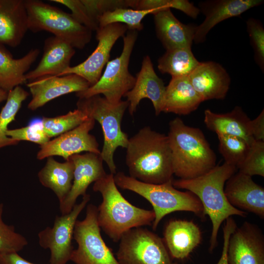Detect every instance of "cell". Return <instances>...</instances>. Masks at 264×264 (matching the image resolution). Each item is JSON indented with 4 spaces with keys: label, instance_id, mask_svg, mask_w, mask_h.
<instances>
[{
    "label": "cell",
    "instance_id": "obj_39",
    "mask_svg": "<svg viewBox=\"0 0 264 264\" xmlns=\"http://www.w3.org/2000/svg\"><path fill=\"white\" fill-rule=\"evenodd\" d=\"M92 19L98 23L99 18L105 13L118 8L130 7L131 0H81ZM99 24V23H98Z\"/></svg>",
    "mask_w": 264,
    "mask_h": 264
},
{
    "label": "cell",
    "instance_id": "obj_27",
    "mask_svg": "<svg viewBox=\"0 0 264 264\" xmlns=\"http://www.w3.org/2000/svg\"><path fill=\"white\" fill-rule=\"evenodd\" d=\"M40 54L38 48L31 49L25 55L14 59L0 43V88L9 92L26 83L25 74Z\"/></svg>",
    "mask_w": 264,
    "mask_h": 264
},
{
    "label": "cell",
    "instance_id": "obj_44",
    "mask_svg": "<svg viewBox=\"0 0 264 264\" xmlns=\"http://www.w3.org/2000/svg\"><path fill=\"white\" fill-rule=\"evenodd\" d=\"M8 92L0 88V103L4 100H6L8 97Z\"/></svg>",
    "mask_w": 264,
    "mask_h": 264
},
{
    "label": "cell",
    "instance_id": "obj_12",
    "mask_svg": "<svg viewBox=\"0 0 264 264\" xmlns=\"http://www.w3.org/2000/svg\"><path fill=\"white\" fill-rule=\"evenodd\" d=\"M128 29L126 25L119 23L99 27L96 31L98 44L94 51L83 62L66 69L61 76L75 74L86 80L91 86L95 84L102 75L104 66L109 62L112 47Z\"/></svg>",
    "mask_w": 264,
    "mask_h": 264
},
{
    "label": "cell",
    "instance_id": "obj_28",
    "mask_svg": "<svg viewBox=\"0 0 264 264\" xmlns=\"http://www.w3.org/2000/svg\"><path fill=\"white\" fill-rule=\"evenodd\" d=\"M74 166L68 158L64 162L55 160L52 156L47 158L44 166L39 172L41 183L52 190L62 202L69 193L73 179Z\"/></svg>",
    "mask_w": 264,
    "mask_h": 264
},
{
    "label": "cell",
    "instance_id": "obj_1",
    "mask_svg": "<svg viewBox=\"0 0 264 264\" xmlns=\"http://www.w3.org/2000/svg\"><path fill=\"white\" fill-rule=\"evenodd\" d=\"M126 149V163L131 177L155 184L174 180L167 135L146 126L129 139Z\"/></svg>",
    "mask_w": 264,
    "mask_h": 264
},
{
    "label": "cell",
    "instance_id": "obj_13",
    "mask_svg": "<svg viewBox=\"0 0 264 264\" xmlns=\"http://www.w3.org/2000/svg\"><path fill=\"white\" fill-rule=\"evenodd\" d=\"M95 122L88 117L75 128L40 146L37 158L43 160L48 157L60 156L67 160L71 156L83 152L100 154L95 137L89 133L94 128Z\"/></svg>",
    "mask_w": 264,
    "mask_h": 264
},
{
    "label": "cell",
    "instance_id": "obj_7",
    "mask_svg": "<svg viewBox=\"0 0 264 264\" xmlns=\"http://www.w3.org/2000/svg\"><path fill=\"white\" fill-rule=\"evenodd\" d=\"M28 30L48 31L70 44L83 49L90 42L92 31L77 22L71 14L38 0H24Z\"/></svg>",
    "mask_w": 264,
    "mask_h": 264
},
{
    "label": "cell",
    "instance_id": "obj_38",
    "mask_svg": "<svg viewBox=\"0 0 264 264\" xmlns=\"http://www.w3.org/2000/svg\"><path fill=\"white\" fill-rule=\"evenodd\" d=\"M246 29L254 50V60L263 72L264 71V28L261 21L249 18L246 22Z\"/></svg>",
    "mask_w": 264,
    "mask_h": 264
},
{
    "label": "cell",
    "instance_id": "obj_37",
    "mask_svg": "<svg viewBox=\"0 0 264 264\" xmlns=\"http://www.w3.org/2000/svg\"><path fill=\"white\" fill-rule=\"evenodd\" d=\"M3 205L0 203V253L18 252L26 246V238L15 231L13 226L5 224L2 219Z\"/></svg>",
    "mask_w": 264,
    "mask_h": 264
},
{
    "label": "cell",
    "instance_id": "obj_19",
    "mask_svg": "<svg viewBox=\"0 0 264 264\" xmlns=\"http://www.w3.org/2000/svg\"><path fill=\"white\" fill-rule=\"evenodd\" d=\"M263 2V0H209L200 2L198 8L205 18L201 24L196 26L194 42L196 44L203 43L209 32L217 24L240 16Z\"/></svg>",
    "mask_w": 264,
    "mask_h": 264
},
{
    "label": "cell",
    "instance_id": "obj_16",
    "mask_svg": "<svg viewBox=\"0 0 264 264\" xmlns=\"http://www.w3.org/2000/svg\"><path fill=\"white\" fill-rule=\"evenodd\" d=\"M32 95L28 108L35 110L47 102L64 95L86 90L91 86L83 77L75 74L44 76L26 84Z\"/></svg>",
    "mask_w": 264,
    "mask_h": 264
},
{
    "label": "cell",
    "instance_id": "obj_15",
    "mask_svg": "<svg viewBox=\"0 0 264 264\" xmlns=\"http://www.w3.org/2000/svg\"><path fill=\"white\" fill-rule=\"evenodd\" d=\"M69 158L72 161L74 166L73 179L70 191L60 203L62 215L68 214L71 211L77 198L87 194V188L91 183L107 174L104 169L100 154L87 152L83 154H74Z\"/></svg>",
    "mask_w": 264,
    "mask_h": 264
},
{
    "label": "cell",
    "instance_id": "obj_18",
    "mask_svg": "<svg viewBox=\"0 0 264 264\" xmlns=\"http://www.w3.org/2000/svg\"><path fill=\"white\" fill-rule=\"evenodd\" d=\"M224 191L233 206L264 218V188L251 176L236 172L226 181Z\"/></svg>",
    "mask_w": 264,
    "mask_h": 264
},
{
    "label": "cell",
    "instance_id": "obj_4",
    "mask_svg": "<svg viewBox=\"0 0 264 264\" xmlns=\"http://www.w3.org/2000/svg\"><path fill=\"white\" fill-rule=\"evenodd\" d=\"M93 190L103 198L97 207L99 225L113 242H119L131 229L152 225L155 218L153 210L140 208L129 202L118 190L114 175L107 174L95 181Z\"/></svg>",
    "mask_w": 264,
    "mask_h": 264
},
{
    "label": "cell",
    "instance_id": "obj_36",
    "mask_svg": "<svg viewBox=\"0 0 264 264\" xmlns=\"http://www.w3.org/2000/svg\"><path fill=\"white\" fill-rule=\"evenodd\" d=\"M6 135L19 142L21 140L28 141L40 146L50 140L44 130L42 119L32 120L27 126L24 127L8 129Z\"/></svg>",
    "mask_w": 264,
    "mask_h": 264
},
{
    "label": "cell",
    "instance_id": "obj_11",
    "mask_svg": "<svg viewBox=\"0 0 264 264\" xmlns=\"http://www.w3.org/2000/svg\"><path fill=\"white\" fill-rule=\"evenodd\" d=\"M90 200V195L83 196L68 214L56 216L52 227H47L38 234L41 247L50 250L49 264H66L73 251L72 240L75 224L80 213Z\"/></svg>",
    "mask_w": 264,
    "mask_h": 264
},
{
    "label": "cell",
    "instance_id": "obj_43",
    "mask_svg": "<svg viewBox=\"0 0 264 264\" xmlns=\"http://www.w3.org/2000/svg\"><path fill=\"white\" fill-rule=\"evenodd\" d=\"M0 264H35L21 257L18 252L0 253Z\"/></svg>",
    "mask_w": 264,
    "mask_h": 264
},
{
    "label": "cell",
    "instance_id": "obj_3",
    "mask_svg": "<svg viewBox=\"0 0 264 264\" xmlns=\"http://www.w3.org/2000/svg\"><path fill=\"white\" fill-rule=\"evenodd\" d=\"M167 136L174 175L179 179L197 177L216 166V154L199 128L187 126L176 117L169 123Z\"/></svg>",
    "mask_w": 264,
    "mask_h": 264
},
{
    "label": "cell",
    "instance_id": "obj_29",
    "mask_svg": "<svg viewBox=\"0 0 264 264\" xmlns=\"http://www.w3.org/2000/svg\"><path fill=\"white\" fill-rule=\"evenodd\" d=\"M199 63L191 48H179L166 50L158 59L157 67L161 73L172 77L188 76Z\"/></svg>",
    "mask_w": 264,
    "mask_h": 264
},
{
    "label": "cell",
    "instance_id": "obj_34",
    "mask_svg": "<svg viewBox=\"0 0 264 264\" xmlns=\"http://www.w3.org/2000/svg\"><path fill=\"white\" fill-rule=\"evenodd\" d=\"M130 7L138 10L154 9L156 12L175 8L193 19H196L200 13L199 8L187 0H131Z\"/></svg>",
    "mask_w": 264,
    "mask_h": 264
},
{
    "label": "cell",
    "instance_id": "obj_9",
    "mask_svg": "<svg viewBox=\"0 0 264 264\" xmlns=\"http://www.w3.org/2000/svg\"><path fill=\"white\" fill-rule=\"evenodd\" d=\"M97 215V207L89 204L85 218L77 220L73 239L78 247L73 250L70 260L76 264H119L102 237Z\"/></svg>",
    "mask_w": 264,
    "mask_h": 264
},
{
    "label": "cell",
    "instance_id": "obj_25",
    "mask_svg": "<svg viewBox=\"0 0 264 264\" xmlns=\"http://www.w3.org/2000/svg\"><path fill=\"white\" fill-rule=\"evenodd\" d=\"M202 102L188 76L172 77L166 87L162 112L187 115Z\"/></svg>",
    "mask_w": 264,
    "mask_h": 264
},
{
    "label": "cell",
    "instance_id": "obj_8",
    "mask_svg": "<svg viewBox=\"0 0 264 264\" xmlns=\"http://www.w3.org/2000/svg\"><path fill=\"white\" fill-rule=\"evenodd\" d=\"M138 36V31L128 29L123 36V47L121 55L106 64L98 81L85 91L76 93L79 98L102 94L108 101L117 103L133 87L135 77L129 70L131 55Z\"/></svg>",
    "mask_w": 264,
    "mask_h": 264
},
{
    "label": "cell",
    "instance_id": "obj_35",
    "mask_svg": "<svg viewBox=\"0 0 264 264\" xmlns=\"http://www.w3.org/2000/svg\"><path fill=\"white\" fill-rule=\"evenodd\" d=\"M237 170L251 177L264 176V141H255L250 145L246 156Z\"/></svg>",
    "mask_w": 264,
    "mask_h": 264
},
{
    "label": "cell",
    "instance_id": "obj_6",
    "mask_svg": "<svg viewBox=\"0 0 264 264\" xmlns=\"http://www.w3.org/2000/svg\"><path fill=\"white\" fill-rule=\"evenodd\" d=\"M77 109L88 117L100 124L104 136V144L100 155L107 164L111 174L116 173L114 154L118 147L126 148L129 138L121 129V122L129 102L121 100L113 104L105 97L96 95L87 98H79Z\"/></svg>",
    "mask_w": 264,
    "mask_h": 264
},
{
    "label": "cell",
    "instance_id": "obj_40",
    "mask_svg": "<svg viewBox=\"0 0 264 264\" xmlns=\"http://www.w3.org/2000/svg\"><path fill=\"white\" fill-rule=\"evenodd\" d=\"M50 1L67 7L71 10V15L73 18L79 23L91 31H96L99 28L98 23L92 19L81 0H51Z\"/></svg>",
    "mask_w": 264,
    "mask_h": 264
},
{
    "label": "cell",
    "instance_id": "obj_22",
    "mask_svg": "<svg viewBox=\"0 0 264 264\" xmlns=\"http://www.w3.org/2000/svg\"><path fill=\"white\" fill-rule=\"evenodd\" d=\"M75 53L74 48L66 41L55 36L47 38L44 42L42 58L33 70L26 73L27 80L30 82L44 76H61L70 66Z\"/></svg>",
    "mask_w": 264,
    "mask_h": 264
},
{
    "label": "cell",
    "instance_id": "obj_32",
    "mask_svg": "<svg viewBox=\"0 0 264 264\" xmlns=\"http://www.w3.org/2000/svg\"><path fill=\"white\" fill-rule=\"evenodd\" d=\"M88 118L83 111L77 108L64 115L54 117H43L42 120L44 131L51 138L75 128Z\"/></svg>",
    "mask_w": 264,
    "mask_h": 264
},
{
    "label": "cell",
    "instance_id": "obj_17",
    "mask_svg": "<svg viewBox=\"0 0 264 264\" xmlns=\"http://www.w3.org/2000/svg\"><path fill=\"white\" fill-rule=\"evenodd\" d=\"M165 90L164 83L155 73L150 56H145L133 88L124 96L129 102V113L132 116L140 102L148 98L152 102L155 115H158L162 112Z\"/></svg>",
    "mask_w": 264,
    "mask_h": 264
},
{
    "label": "cell",
    "instance_id": "obj_14",
    "mask_svg": "<svg viewBox=\"0 0 264 264\" xmlns=\"http://www.w3.org/2000/svg\"><path fill=\"white\" fill-rule=\"evenodd\" d=\"M228 264H264V235L256 224L244 222L231 235Z\"/></svg>",
    "mask_w": 264,
    "mask_h": 264
},
{
    "label": "cell",
    "instance_id": "obj_20",
    "mask_svg": "<svg viewBox=\"0 0 264 264\" xmlns=\"http://www.w3.org/2000/svg\"><path fill=\"white\" fill-rule=\"evenodd\" d=\"M188 77L203 102L224 99L231 84L226 69L219 63L211 61L200 62Z\"/></svg>",
    "mask_w": 264,
    "mask_h": 264
},
{
    "label": "cell",
    "instance_id": "obj_30",
    "mask_svg": "<svg viewBox=\"0 0 264 264\" xmlns=\"http://www.w3.org/2000/svg\"><path fill=\"white\" fill-rule=\"evenodd\" d=\"M29 93L20 86L8 92L6 102L0 112V149L5 146L17 145L19 142L6 135L8 125L15 119L22 102Z\"/></svg>",
    "mask_w": 264,
    "mask_h": 264
},
{
    "label": "cell",
    "instance_id": "obj_23",
    "mask_svg": "<svg viewBox=\"0 0 264 264\" xmlns=\"http://www.w3.org/2000/svg\"><path fill=\"white\" fill-rule=\"evenodd\" d=\"M153 15L156 36L166 50L192 47L196 25L182 23L170 8Z\"/></svg>",
    "mask_w": 264,
    "mask_h": 264
},
{
    "label": "cell",
    "instance_id": "obj_2",
    "mask_svg": "<svg viewBox=\"0 0 264 264\" xmlns=\"http://www.w3.org/2000/svg\"><path fill=\"white\" fill-rule=\"evenodd\" d=\"M237 170L236 166L224 162L197 177L173 181L176 188L186 190L196 195L203 206L205 215L209 217L212 226L209 248L211 253L218 245V235L222 223L233 215H247L246 212L230 204L224 191L226 181Z\"/></svg>",
    "mask_w": 264,
    "mask_h": 264
},
{
    "label": "cell",
    "instance_id": "obj_5",
    "mask_svg": "<svg viewBox=\"0 0 264 264\" xmlns=\"http://www.w3.org/2000/svg\"><path fill=\"white\" fill-rule=\"evenodd\" d=\"M114 179L117 186L138 194L151 204L155 214L152 225L154 230L165 216L174 212L188 211L201 219L205 217L198 198L190 191L177 190L173 185V180L158 184L146 183L121 172L114 175Z\"/></svg>",
    "mask_w": 264,
    "mask_h": 264
},
{
    "label": "cell",
    "instance_id": "obj_42",
    "mask_svg": "<svg viewBox=\"0 0 264 264\" xmlns=\"http://www.w3.org/2000/svg\"><path fill=\"white\" fill-rule=\"evenodd\" d=\"M250 128L251 135L254 140L264 141V109L256 118L250 120Z\"/></svg>",
    "mask_w": 264,
    "mask_h": 264
},
{
    "label": "cell",
    "instance_id": "obj_10",
    "mask_svg": "<svg viewBox=\"0 0 264 264\" xmlns=\"http://www.w3.org/2000/svg\"><path fill=\"white\" fill-rule=\"evenodd\" d=\"M116 259L119 264H178L162 238L141 227L131 229L120 240Z\"/></svg>",
    "mask_w": 264,
    "mask_h": 264
},
{
    "label": "cell",
    "instance_id": "obj_26",
    "mask_svg": "<svg viewBox=\"0 0 264 264\" xmlns=\"http://www.w3.org/2000/svg\"><path fill=\"white\" fill-rule=\"evenodd\" d=\"M204 115L206 127L217 135L238 136L250 145L255 141L250 132L251 120L240 106H236L231 111L225 113H217L206 109Z\"/></svg>",
    "mask_w": 264,
    "mask_h": 264
},
{
    "label": "cell",
    "instance_id": "obj_33",
    "mask_svg": "<svg viewBox=\"0 0 264 264\" xmlns=\"http://www.w3.org/2000/svg\"><path fill=\"white\" fill-rule=\"evenodd\" d=\"M219 151L225 163L238 166L246 156L250 145L244 139L236 136L217 135Z\"/></svg>",
    "mask_w": 264,
    "mask_h": 264
},
{
    "label": "cell",
    "instance_id": "obj_41",
    "mask_svg": "<svg viewBox=\"0 0 264 264\" xmlns=\"http://www.w3.org/2000/svg\"><path fill=\"white\" fill-rule=\"evenodd\" d=\"M223 228V244L221 255L217 264H228L227 253L230 237L237 227L235 220L231 217L225 220Z\"/></svg>",
    "mask_w": 264,
    "mask_h": 264
},
{
    "label": "cell",
    "instance_id": "obj_21",
    "mask_svg": "<svg viewBox=\"0 0 264 264\" xmlns=\"http://www.w3.org/2000/svg\"><path fill=\"white\" fill-rule=\"evenodd\" d=\"M173 259H187L201 241V233L193 221L174 219L166 224L162 239Z\"/></svg>",
    "mask_w": 264,
    "mask_h": 264
},
{
    "label": "cell",
    "instance_id": "obj_24",
    "mask_svg": "<svg viewBox=\"0 0 264 264\" xmlns=\"http://www.w3.org/2000/svg\"><path fill=\"white\" fill-rule=\"evenodd\" d=\"M28 30L24 0H0V43L16 47Z\"/></svg>",
    "mask_w": 264,
    "mask_h": 264
},
{
    "label": "cell",
    "instance_id": "obj_31",
    "mask_svg": "<svg viewBox=\"0 0 264 264\" xmlns=\"http://www.w3.org/2000/svg\"><path fill=\"white\" fill-rule=\"evenodd\" d=\"M155 10H138L129 8H118L104 13L98 19L99 27L119 23L126 25L129 29H143L142 20L148 14L155 13Z\"/></svg>",
    "mask_w": 264,
    "mask_h": 264
}]
</instances>
